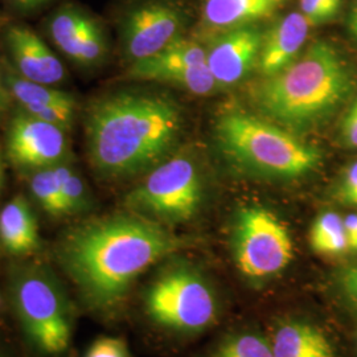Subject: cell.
I'll use <instances>...</instances> for the list:
<instances>
[{
  "mask_svg": "<svg viewBox=\"0 0 357 357\" xmlns=\"http://www.w3.org/2000/svg\"><path fill=\"white\" fill-rule=\"evenodd\" d=\"M345 236L348 249L357 252V215L352 213L344 218Z\"/></svg>",
  "mask_w": 357,
  "mask_h": 357,
  "instance_id": "obj_31",
  "label": "cell"
},
{
  "mask_svg": "<svg viewBox=\"0 0 357 357\" xmlns=\"http://www.w3.org/2000/svg\"><path fill=\"white\" fill-rule=\"evenodd\" d=\"M29 191L45 213L53 217L66 216L54 167L31 172Z\"/></svg>",
  "mask_w": 357,
  "mask_h": 357,
  "instance_id": "obj_22",
  "label": "cell"
},
{
  "mask_svg": "<svg viewBox=\"0 0 357 357\" xmlns=\"http://www.w3.org/2000/svg\"><path fill=\"white\" fill-rule=\"evenodd\" d=\"M204 188L195 162L185 155L169 156L144 175L128 192L125 204L130 212L159 224H181L202 208Z\"/></svg>",
  "mask_w": 357,
  "mask_h": 357,
  "instance_id": "obj_8",
  "label": "cell"
},
{
  "mask_svg": "<svg viewBox=\"0 0 357 357\" xmlns=\"http://www.w3.org/2000/svg\"><path fill=\"white\" fill-rule=\"evenodd\" d=\"M230 249L237 270L253 283L278 277L294 259L290 230L262 205H245L237 211L230 230Z\"/></svg>",
  "mask_w": 357,
  "mask_h": 357,
  "instance_id": "obj_7",
  "label": "cell"
},
{
  "mask_svg": "<svg viewBox=\"0 0 357 357\" xmlns=\"http://www.w3.org/2000/svg\"><path fill=\"white\" fill-rule=\"evenodd\" d=\"M335 197L345 205L357 206V160L345 168L335 185Z\"/></svg>",
  "mask_w": 357,
  "mask_h": 357,
  "instance_id": "obj_26",
  "label": "cell"
},
{
  "mask_svg": "<svg viewBox=\"0 0 357 357\" xmlns=\"http://www.w3.org/2000/svg\"><path fill=\"white\" fill-rule=\"evenodd\" d=\"M20 109L38 119L64 128L68 132L70 131L76 118L77 107L73 106H28Z\"/></svg>",
  "mask_w": 357,
  "mask_h": 357,
  "instance_id": "obj_24",
  "label": "cell"
},
{
  "mask_svg": "<svg viewBox=\"0 0 357 357\" xmlns=\"http://www.w3.org/2000/svg\"><path fill=\"white\" fill-rule=\"evenodd\" d=\"M10 299L23 331L44 355L66 352L73 335V310L57 277L41 264L11 270Z\"/></svg>",
  "mask_w": 357,
  "mask_h": 357,
  "instance_id": "obj_5",
  "label": "cell"
},
{
  "mask_svg": "<svg viewBox=\"0 0 357 357\" xmlns=\"http://www.w3.org/2000/svg\"><path fill=\"white\" fill-rule=\"evenodd\" d=\"M342 139L351 149L357 150V97L345 110L342 126H340Z\"/></svg>",
  "mask_w": 357,
  "mask_h": 357,
  "instance_id": "obj_28",
  "label": "cell"
},
{
  "mask_svg": "<svg viewBox=\"0 0 357 357\" xmlns=\"http://www.w3.org/2000/svg\"><path fill=\"white\" fill-rule=\"evenodd\" d=\"M343 0H301V13L311 26H319L332 20L342 8Z\"/></svg>",
  "mask_w": 357,
  "mask_h": 357,
  "instance_id": "obj_25",
  "label": "cell"
},
{
  "mask_svg": "<svg viewBox=\"0 0 357 357\" xmlns=\"http://www.w3.org/2000/svg\"><path fill=\"white\" fill-rule=\"evenodd\" d=\"M264 35L255 26L225 31L206 50V65L218 90L228 89L257 68Z\"/></svg>",
  "mask_w": 357,
  "mask_h": 357,
  "instance_id": "obj_13",
  "label": "cell"
},
{
  "mask_svg": "<svg viewBox=\"0 0 357 357\" xmlns=\"http://www.w3.org/2000/svg\"><path fill=\"white\" fill-rule=\"evenodd\" d=\"M84 357H131V354L123 339L101 337L90 345Z\"/></svg>",
  "mask_w": 357,
  "mask_h": 357,
  "instance_id": "obj_27",
  "label": "cell"
},
{
  "mask_svg": "<svg viewBox=\"0 0 357 357\" xmlns=\"http://www.w3.org/2000/svg\"><path fill=\"white\" fill-rule=\"evenodd\" d=\"M149 318L162 328L200 333L216 323L218 299L212 284L190 264H171L144 293Z\"/></svg>",
  "mask_w": 357,
  "mask_h": 357,
  "instance_id": "obj_6",
  "label": "cell"
},
{
  "mask_svg": "<svg viewBox=\"0 0 357 357\" xmlns=\"http://www.w3.org/2000/svg\"><path fill=\"white\" fill-rule=\"evenodd\" d=\"M216 141L230 165L273 181L306 178L321 165V153L299 135L261 115L230 110L216 122Z\"/></svg>",
  "mask_w": 357,
  "mask_h": 357,
  "instance_id": "obj_4",
  "label": "cell"
},
{
  "mask_svg": "<svg viewBox=\"0 0 357 357\" xmlns=\"http://www.w3.org/2000/svg\"><path fill=\"white\" fill-rule=\"evenodd\" d=\"M274 357H337L330 337L299 318L282 320L270 336Z\"/></svg>",
  "mask_w": 357,
  "mask_h": 357,
  "instance_id": "obj_16",
  "label": "cell"
},
{
  "mask_svg": "<svg viewBox=\"0 0 357 357\" xmlns=\"http://www.w3.org/2000/svg\"><path fill=\"white\" fill-rule=\"evenodd\" d=\"M66 216L86 215L93 209V196L85 178L68 159L54 166Z\"/></svg>",
  "mask_w": 357,
  "mask_h": 357,
  "instance_id": "obj_21",
  "label": "cell"
},
{
  "mask_svg": "<svg viewBox=\"0 0 357 357\" xmlns=\"http://www.w3.org/2000/svg\"><path fill=\"white\" fill-rule=\"evenodd\" d=\"M36 216L23 195L0 209V246L15 257H28L40 249Z\"/></svg>",
  "mask_w": 357,
  "mask_h": 357,
  "instance_id": "obj_17",
  "label": "cell"
},
{
  "mask_svg": "<svg viewBox=\"0 0 357 357\" xmlns=\"http://www.w3.org/2000/svg\"><path fill=\"white\" fill-rule=\"evenodd\" d=\"M354 88L352 69L342 53L317 40L280 73L264 77L250 101L258 115L299 135L324 125Z\"/></svg>",
  "mask_w": 357,
  "mask_h": 357,
  "instance_id": "obj_3",
  "label": "cell"
},
{
  "mask_svg": "<svg viewBox=\"0 0 357 357\" xmlns=\"http://www.w3.org/2000/svg\"><path fill=\"white\" fill-rule=\"evenodd\" d=\"M11 8L19 13H35L54 0H4Z\"/></svg>",
  "mask_w": 357,
  "mask_h": 357,
  "instance_id": "obj_30",
  "label": "cell"
},
{
  "mask_svg": "<svg viewBox=\"0 0 357 357\" xmlns=\"http://www.w3.org/2000/svg\"><path fill=\"white\" fill-rule=\"evenodd\" d=\"M308 241L311 249L320 255H340L348 249L344 218L336 212L327 211L317 217L310 228Z\"/></svg>",
  "mask_w": 357,
  "mask_h": 357,
  "instance_id": "obj_20",
  "label": "cell"
},
{
  "mask_svg": "<svg viewBox=\"0 0 357 357\" xmlns=\"http://www.w3.org/2000/svg\"><path fill=\"white\" fill-rule=\"evenodd\" d=\"M4 82L20 107L28 106H73L77 107L76 98L63 90L26 79L19 76L13 66H6Z\"/></svg>",
  "mask_w": 357,
  "mask_h": 357,
  "instance_id": "obj_19",
  "label": "cell"
},
{
  "mask_svg": "<svg viewBox=\"0 0 357 357\" xmlns=\"http://www.w3.org/2000/svg\"><path fill=\"white\" fill-rule=\"evenodd\" d=\"M183 112L172 97L139 88L107 91L85 115V150L91 171L116 181L150 172L174 153Z\"/></svg>",
  "mask_w": 357,
  "mask_h": 357,
  "instance_id": "obj_2",
  "label": "cell"
},
{
  "mask_svg": "<svg viewBox=\"0 0 357 357\" xmlns=\"http://www.w3.org/2000/svg\"><path fill=\"white\" fill-rule=\"evenodd\" d=\"M349 28H351V31H352V33H354V36L357 40V1L356 4H355V7H354V10H352V13H351V17H349Z\"/></svg>",
  "mask_w": 357,
  "mask_h": 357,
  "instance_id": "obj_32",
  "label": "cell"
},
{
  "mask_svg": "<svg viewBox=\"0 0 357 357\" xmlns=\"http://www.w3.org/2000/svg\"><path fill=\"white\" fill-rule=\"evenodd\" d=\"M340 286L347 301L357 308V265L343 271L340 277Z\"/></svg>",
  "mask_w": 357,
  "mask_h": 357,
  "instance_id": "obj_29",
  "label": "cell"
},
{
  "mask_svg": "<svg viewBox=\"0 0 357 357\" xmlns=\"http://www.w3.org/2000/svg\"><path fill=\"white\" fill-rule=\"evenodd\" d=\"M311 23L301 13L280 19L262 38L257 70L262 77L280 73L302 53L310 35Z\"/></svg>",
  "mask_w": 357,
  "mask_h": 357,
  "instance_id": "obj_15",
  "label": "cell"
},
{
  "mask_svg": "<svg viewBox=\"0 0 357 357\" xmlns=\"http://www.w3.org/2000/svg\"><path fill=\"white\" fill-rule=\"evenodd\" d=\"M212 357H274L270 337L259 332H240L222 340Z\"/></svg>",
  "mask_w": 357,
  "mask_h": 357,
  "instance_id": "obj_23",
  "label": "cell"
},
{
  "mask_svg": "<svg viewBox=\"0 0 357 357\" xmlns=\"http://www.w3.org/2000/svg\"><path fill=\"white\" fill-rule=\"evenodd\" d=\"M183 245L163 224L128 211L70 227L56 245V258L88 308L112 312L147 268Z\"/></svg>",
  "mask_w": 357,
  "mask_h": 357,
  "instance_id": "obj_1",
  "label": "cell"
},
{
  "mask_svg": "<svg viewBox=\"0 0 357 357\" xmlns=\"http://www.w3.org/2000/svg\"><path fill=\"white\" fill-rule=\"evenodd\" d=\"M0 357H17L13 355V352L7 348V347H4V345L0 343Z\"/></svg>",
  "mask_w": 357,
  "mask_h": 357,
  "instance_id": "obj_34",
  "label": "cell"
},
{
  "mask_svg": "<svg viewBox=\"0 0 357 357\" xmlns=\"http://www.w3.org/2000/svg\"><path fill=\"white\" fill-rule=\"evenodd\" d=\"M6 89H7V86H6V82H4V76H3L1 69H0V112L4 106V101H6Z\"/></svg>",
  "mask_w": 357,
  "mask_h": 357,
  "instance_id": "obj_33",
  "label": "cell"
},
{
  "mask_svg": "<svg viewBox=\"0 0 357 357\" xmlns=\"http://www.w3.org/2000/svg\"><path fill=\"white\" fill-rule=\"evenodd\" d=\"M3 180H4V172H3V159H1V149H0V191L3 188Z\"/></svg>",
  "mask_w": 357,
  "mask_h": 357,
  "instance_id": "obj_35",
  "label": "cell"
},
{
  "mask_svg": "<svg viewBox=\"0 0 357 357\" xmlns=\"http://www.w3.org/2000/svg\"><path fill=\"white\" fill-rule=\"evenodd\" d=\"M289 0H205L203 20L215 29L253 26L281 10Z\"/></svg>",
  "mask_w": 357,
  "mask_h": 357,
  "instance_id": "obj_18",
  "label": "cell"
},
{
  "mask_svg": "<svg viewBox=\"0 0 357 357\" xmlns=\"http://www.w3.org/2000/svg\"><path fill=\"white\" fill-rule=\"evenodd\" d=\"M68 131L38 119L22 109L13 115L6 135L8 160L20 171L35 172L69 159Z\"/></svg>",
  "mask_w": 357,
  "mask_h": 357,
  "instance_id": "obj_12",
  "label": "cell"
},
{
  "mask_svg": "<svg viewBox=\"0 0 357 357\" xmlns=\"http://www.w3.org/2000/svg\"><path fill=\"white\" fill-rule=\"evenodd\" d=\"M45 31L53 45L78 66L96 68L107 57L109 43L101 22L75 1L54 8Z\"/></svg>",
  "mask_w": 357,
  "mask_h": 357,
  "instance_id": "obj_11",
  "label": "cell"
},
{
  "mask_svg": "<svg viewBox=\"0 0 357 357\" xmlns=\"http://www.w3.org/2000/svg\"><path fill=\"white\" fill-rule=\"evenodd\" d=\"M3 38L11 66L19 76L48 86L60 85L66 79L64 64L32 28L10 23L4 28Z\"/></svg>",
  "mask_w": 357,
  "mask_h": 357,
  "instance_id": "obj_14",
  "label": "cell"
},
{
  "mask_svg": "<svg viewBox=\"0 0 357 357\" xmlns=\"http://www.w3.org/2000/svg\"><path fill=\"white\" fill-rule=\"evenodd\" d=\"M128 76L139 81L169 84L197 96H208L218 90L206 65V50L190 38H178L153 57L128 65Z\"/></svg>",
  "mask_w": 357,
  "mask_h": 357,
  "instance_id": "obj_10",
  "label": "cell"
},
{
  "mask_svg": "<svg viewBox=\"0 0 357 357\" xmlns=\"http://www.w3.org/2000/svg\"><path fill=\"white\" fill-rule=\"evenodd\" d=\"M187 15L175 0H131L119 13L118 36L126 64L138 63L183 38Z\"/></svg>",
  "mask_w": 357,
  "mask_h": 357,
  "instance_id": "obj_9",
  "label": "cell"
}]
</instances>
